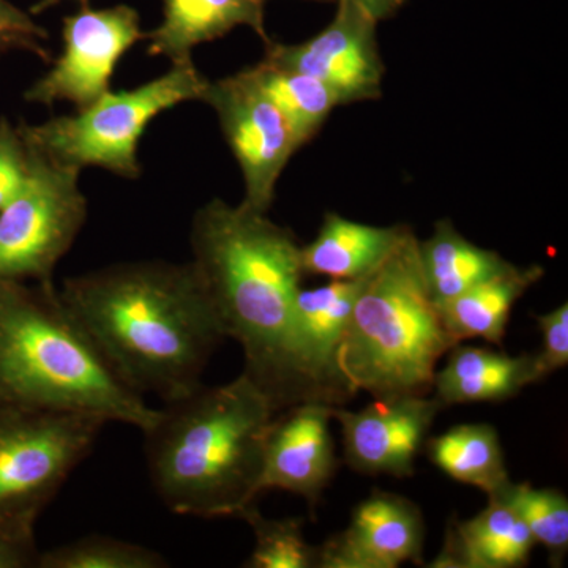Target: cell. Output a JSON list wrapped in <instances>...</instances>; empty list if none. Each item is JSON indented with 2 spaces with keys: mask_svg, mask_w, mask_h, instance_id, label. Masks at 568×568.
<instances>
[{
  "mask_svg": "<svg viewBox=\"0 0 568 568\" xmlns=\"http://www.w3.org/2000/svg\"><path fill=\"white\" fill-rule=\"evenodd\" d=\"M59 294L119 379L163 403L203 384L226 338L192 261L112 264L67 278Z\"/></svg>",
  "mask_w": 568,
  "mask_h": 568,
  "instance_id": "6da1fadb",
  "label": "cell"
},
{
  "mask_svg": "<svg viewBox=\"0 0 568 568\" xmlns=\"http://www.w3.org/2000/svg\"><path fill=\"white\" fill-rule=\"evenodd\" d=\"M190 242L224 334L244 351L245 375L278 413L295 405L287 334L304 276L302 245L267 213L223 200L194 213Z\"/></svg>",
  "mask_w": 568,
  "mask_h": 568,
  "instance_id": "7a4b0ae2",
  "label": "cell"
},
{
  "mask_svg": "<svg viewBox=\"0 0 568 568\" xmlns=\"http://www.w3.org/2000/svg\"><path fill=\"white\" fill-rule=\"evenodd\" d=\"M278 413L245 373L164 403L144 435L152 487L173 514L241 518L260 497L264 437Z\"/></svg>",
  "mask_w": 568,
  "mask_h": 568,
  "instance_id": "3957f363",
  "label": "cell"
},
{
  "mask_svg": "<svg viewBox=\"0 0 568 568\" xmlns=\"http://www.w3.org/2000/svg\"><path fill=\"white\" fill-rule=\"evenodd\" d=\"M0 405L67 410L132 425L156 409L119 379L54 283L0 278Z\"/></svg>",
  "mask_w": 568,
  "mask_h": 568,
  "instance_id": "277c9868",
  "label": "cell"
},
{
  "mask_svg": "<svg viewBox=\"0 0 568 568\" xmlns=\"http://www.w3.org/2000/svg\"><path fill=\"white\" fill-rule=\"evenodd\" d=\"M455 345L432 301L413 230L366 278L355 298L339 368L354 394L426 396L436 364Z\"/></svg>",
  "mask_w": 568,
  "mask_h": 568,
  "instance_id": "5b68a950",
  "label": "cell"
},
{
  "mask_svg": "<svg viewBox=\"0 0 568 568\" xmlns=\"http://www.w3.org/2000/svg\"><path fill=\"white\" fill-rule=\"evenodd\" d=\"M209 80L192 59L132 91L106 92L77 114L22 125V140L51 162L81 171L95 166L125 179L141 174L138 144L149 123L178 104L203 100Z\"/></svg>",
  "mask_w": 568,
  "mask_h": 568,
  "instance_id": "8992f818",
  "label": "cell"
},
{
  "mask_svg": "<svg viewBox=\"0 0 568 568\" xmlns=\"http://www.w3.org/2000/svg\"><path fill=\"white\" fill-rule=\"evenodd\" d=\"M106 424L88 414L0 405V528L36 534L37 519Z\"/></svg>",
  "mask_w": 568,
  "mask_h": 568,
  "instance_id": "52a82bcc",
  "label": "cell"
},
{
  "mask_svg": "<svg viewBox=\"0 0 568 568\" xmlns=\"http://www.w3.org/2000/svg\"><path fill=\"white\" fill-rule=\"evenodd\" d=\"M28 149V181L0 209V278L50 284L84 226L88 200L80 189L81 171Z\"/></svg>",
  "mask_w": 568,
  "mask_h": 568,
  "instance_id": "ba28073f",
  "label": "cell"
},
{
  "mask_svg": "<svg viewBox=\"0 0 568 568\" xmlns=\"http://www.w3.org/2000/svg\"><path fill=\"white\" fill-rule=\"evenodd\" d=\"M201 102L215 111L241 168L245 185L242 203L267 213L274 203L276 183L291 156L298 151L290 126L248 69L234 77L209 81Z\"/></svg>",
  "mask_w": 568,
  "mask_h": 568,
  "instance_id": "9c48e42d",
  "label": "cell"
},
{
  "mask_svg": "<svg viewBox=\"0 0 568 568\" xmlns=\"http://www.w3.org/2000/svg\"><path fill=\"white\" fill-rule=\"evenodd\" d=\"M145 33L129 6L93 10L84 7L63 18L62 52L52 69L26 92L31 103H73L78 110L110 92L112 73L125 52Z\"/></svg>",
  "mask_w": 568,
  "mask_h": 568,
  "instance_id": "30bf717a",
  "label": "cell"
},
{
  "mask_svg": "<svg viewBox=\"0 0 568 568\" xmlns=\"http://www.w3.org/2000/svg\"><path fill=\"white\" fill-rule=\"evenodd\" d=\"M368 276L332 280L315 290L301 287L295 295L287 334V364L295 403L342 406L354 398L339 368V351L355 298Z\"/></svg>",
  "mask_w": 568,
  "mask_h": 568,
  "instance_id": "8fae6325",
  "label": "cell"
},
{
  "mask_svg": "<svg viewBox=\"0 0 568 568\" xmlns=\"http://www.w3.org/2000/svg\"><path fill=\"white\" fill-rule=\"evenodd\" d=\"M377 21L354 0H336L327 28L304 43L268 41L265 61L316 78L338 106L372 102L383 95L384 69L376 40Z\"/></svg>",
  "mask_w": 568,
  "mask_h": 568,
  "instance_id": "7c38bea8",
  "label": "cell"
},
{
  "mask_svg": "<svg viewBox=\"0 0 568 568\" xmlns=\"http://www.w3.org/2000/svg\"><path fill=\"white\" fill-rule=\"evenodd\" d=\"M444 406L426 396L375 399L361 410L332 406L347 466L366 476L410 477L426 435Z\"/></svg>",
  "mask_w": 568,
  "mask_h": 568,
  "instance_id": "4fadbf2b",
  "label": "cell"
},
{
  "mask_svg": "<svg viewBox=\"0 0 568 568\" xmlns=\"http://www.w3.org/2000/svg\"><path fill=\"white\" fill-rule=\"evenodd\" d=\"M332 406L295 403L275 414L264 437L260 493L282 489L315 508L336 470Z\"/></svg>",
  "mask_w": 568,
  "mask_h": 568,
  "instance_id": "5bb4252c",
  "label": "cell"
},
{
  "mask_svg": "<svg viewBox=\"0 0 568 568\" xmlns=\"http://www.w3.org/2000/svg\"><path fill=\"white\" fill-rule=\"evenodd\" d=\"M424 541L420 508L406 497L376 489L354 508L347 529L317 548V568L420 566Z\"/></svg>",
  "mask_w": 568,
  "mask_h": 568,
  "instance_id": "9a60e30c",
  "label": "cell"
},
{
  "mask_svg": "<svg viewBox=\"0 0 568 568\" xmlns=\"http://www.w3.org/2000/svg\"><path fill=\"white\" fill-rule=\"evenodd\" d=\"M536 540L508 504L488 497L477 517L448 523L446 541L432 568H518L528 566Z\"/></svg>",
  "mask_w": 568,
  "mask_h": 568,
  "instance_id": "2e32d148",
  "label": "cell"
},
{
  "mask_svg": "<svg viewBox=\"0 0 568 568\" xmlns=\"http://www.w3.org/2000/svg\"><path fill=\"white\" fill-rule=\"evenodd\" d=\"M447 354V365L436 372L433 384L436 398L444 407L503 402L544 381L536 354L510 357L484 347L462 346V343Z\"/></svg>",
  "mask_w": 568,
  "mask_h": 568,
  "instance_id": "e0dca14e",
  "label": "cell"
},
{
  "mask_svg": "<svg viewBox=\"0 0 568 568\" xmlns=\"http://www.w3.org/2000/svg\"><path fill=\"white\" fill-rule=\"evenodd\" d=\"M246 26L268 43L264 0H164L163 21L145 33L148 52L171 62L192 59L193 48Z\"/></svg>",
  "mask_w": 568,
  "mask_h": 568,
  "instance_id": "ac0fdd59",
  "label": "cell"
},
{
  "mask_svg": "<svg viewBox=\"0 0 568 568\" xmlns=\"http://www.w3.org/2000/svg\"><path fill=\"white\" fill-rule=\"evenodd\" d=\"M409 230L406 224L372 226L327 213L315 241L301 248L302 268L331 280L364 278L394 253Z\"/></svg>",
  "mask_w": 568,
  "mask_h": 568,
  "instance_id": "d6986e66",
  "label": "cell"
},
{
  "mask_svg": "<svg viewBox=\"0 0 568 568\" xmlns=\"http://www.w3.org/2000/svg\"><path fill=\"white\" fill-rule=\"evenodd\" d=\"M544 274L540 265L517 267L511 264L507 271L437 306L448 335L457 343L484 338L493 345H500L511 308Z\"/></svg>",
  "mask_w": 568,
  "mask_h": 568,
  "instance_id": "ffe728a7",
  "label": "cell"
},
{
  "mask_svg": "<svg viewBox=\"0 0 568 568\" xmlns=\"http://www.w3.org/2000/svg\"><path fill=\"white\" fill-rule=\"evenodd\" d=\"M418 257L436 308L511 265L499 253L467 241L448 219L439 220L426 241H418Z\"/></svg>",
  "mask_w": 568,
  "mask_h": 568,
  "instance_id": "44dd1931",
  "label": "cell"
},
{
  "mask_svg": "<svg viewBox=\"0 0 568 568\" xmlns=\"http://www.w3.org/2000/svg\"><path fill=\"white\" fill-rule=\"evenodd\" d=\"M433 465L459 484L493 495L510 481L499 435L491 425H458L426 443Z\"/></svg>",
  "mask_w": 568,
  "mask_h": 568,
  "instance_id": "7402d4cb",
  "label": "cell"
},
{
  "mask_svg": "<svg viewBox=\"0 0 568 568\" xmlns=\"http://www.w3.org/2000/svg\"><path fill=\"white\" fill-rule=\"evenodd\" d=\"M248 71L283 115L297 149L316 136L331 112L338 106L327 85L301 71L284 69L265 59Z\"/></svg>",
  "mask_w": 568,
  "mask_h": 568,
  "instance_id": "603a6c76",
  "label": "cell"
},
{
  "mask_svg": "<svg viewBox=\"0 0 568 568\" xmlns=\"http://www.w3.org/2000/svg\"><path fill=\"white\" fill-rule=\"evenodd\" d=\"M488 497H496L514 508L536 544L547 549L549 566H562L568 551V500L562 493L510 480Z\"/></svg>",
  "mask_w": 568,
  "mask_h": 568,
  "instance_id": "cb8c5ba5",
  "label": "cell"
},
{
  "mask_svg": "<svg viewBox=\"0 0 568 568\" xmlns=\"http://www.w3.org/2000/svg\"><path fill=\"white\" fill-rule=\"evenodd\" d=\"M241 519L254 534L252 556L246 568H317L320 549L306 544L302 519L265 518L256 506L246 508Z\"/></svg>",
  "mask_w": 568,
  "mask_h": 568,
  "instance_id": "d4e9b609",
  "label": "cell"
},
{
  "mask_svg": "<svg viewBox=\"0 0 568 568\" xmlns=\"http://www.w3.org/2000/svg\"><path fill=\"white\" fill-rule=\"evenodd\" d=\"M160 552L132 541L88 536L40 552L39 568H164Z\"/></svg>",
  "mask_w": 568,
  "mask_h": 568,
  "instance_id": "484cf974",
  "label": "cell"
},
{
  "mask_svg": "<svg viewBox=\"0 0 568 568\" xmlns=\"http://www.w3.org/2000/svg\"><path fill=\"white\" fill-rule=\"evenodd\" d=\"M31 156L20 129L0 119V209L20 194L29 178Z\"/></svg>",
  "mask_w": 568,
  "mask_h": 568,
  "instance_id": "4316f807",
  "label": "cell"
},
{
  "mask_svg": "<svg viewBox=\"0 0 568 568\" xmlns=\"http://www.w3.org/2000/svg\"><path fill=\"white\" fill-rule=\"evenodd\" d=\"M536 320L544 335V347L536 354L537 365L545 379L568 364V305L562 304Z\"/></svg>",
  "mask_w": 568,
  "mask_h": 568,
  "instance_id": "83f0119b",
  "label": "cell"
},
{
  "mask_svg": "<svg viewBox=\"0 0 568 568\" xmlns=\"http://www.w3.org/2000/svg\"><path fill=\"white\" fill-rule=\"evenodd\" d=\"M40 552L36 534L0 528V568L39 567Z\"/></svg>",
  "mask_w": 568,
  "mask_h": 568,
  "instance_id": "f1b7e54d",
  "label": "cell"
},
{
  "mask_svg": "<svg viewBox=\"0 0 568 568\" xmlns=\"http://www.w3.org/2000/svg\"><path fill=\"white\" fill-rule=\"evenodd\" d=\"M0 33L18 37L37 47H41L40 41L48 39L43 28H40L28 13L11 6L7 0H0Z\"/></svg>",
  "mask_w": 568,
  "mask_h": 568,
  "instance_id": "f546056e",
  "label": "cell"
},
{
  "mask_svg": "<svg viewBox=\"0 0 568 568\" xmlns=\"http://www.w3.org/2000/svg\"><path fill=\"white\" fill-rule=\"evenodd\" d=\"M354 2L364 9L373 20L379 22L394 17L406 0H354Z\"/></svg>",
  "mask_w": 568,
  "mask_h": 568,
  "instance_id": "4dcf8cb0",
  "label": "cell"
},
{
  "mask_svg": "<svg viewBox=\"0 0 568 568\" xmlns=\"http://www.w3.org/2000/svg\"><path fill=\"white\" fill-rule=\"evenodd\" d=\"M9 48H24V50L36 51L37 54L47 58V51L37 44L29 43V41L18 39V37L3 36L0 33V51L9 50Z\"/></svg>",
  "mask_w": 568,
  "mask_h": 568,
  "instance_id": "1f68e13d",
  "label": "cell"
},
{
  "mask_svg": "<svg viewBox=\"0 0 568 568\" xmlns=\"http://www.w3.org/2000/svg\"><path fill=\"white\" fill-rule=\"evenodd\" d=\"M89 0H81L82 6L88 7ZM59 0H40L39 3L32 7V13H41V11L51 9V7L58 6Z\"/></svg>",
  "mask_w": 568,
  "mask_h": 568,
  "instance_id": "d6a6232c",
  "label": "cell"
}]
</instances>
